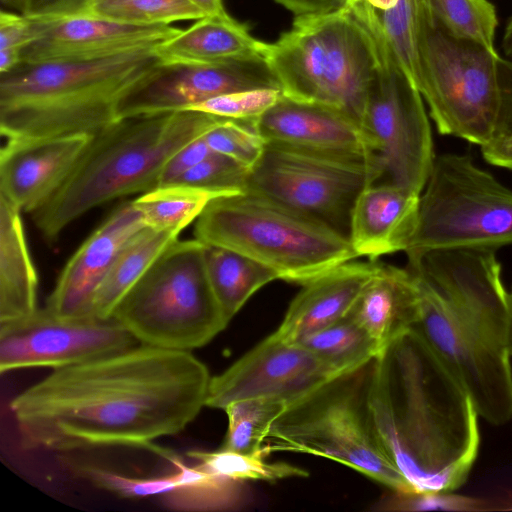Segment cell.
Segmentation results:
<instances>
[{"instance_id":"obj_1","label":"cell","mask_w":512,"mask_h":512,"mask_svg":"<svg viewBox=\"0 0 512 512\" xmlns=\"http://www.w3.org/2000/svg\"><path fill=\"white\" fill-rule=\"evenodd\" d=\"M211 377L191 351L139 343L53 369L9 407L25 449L152 451L155 440L182 432L206 406Z\"/></svg>"},{"instance_id":"obj_2","label":"cell","mask_w":512,"mask_h":512,"mask_svg":"<svg viewBox=\"0 0 512 512\" xmlns=\"http://www.w3.org/2000/svg\"><path fill=\"white\" fill-rule=\"evenodd\" d=\"M495 250L407 251L419 293L415 330L493 425L512 418L509 302Z\"/></svg>"},{"instance_id":"obj_3","label":"cell","mask_w":512,"mask_h":512,"mask_svg":"<svg viewBox=\"0 0 512 512\" xmlns=\"http://www.w3.org/2000/svg\"><path fill=\"white\" fill-rule=\"evenodd\" d=\"M374 422L408 492H453L478 455V412L420 335L409 329L375 361L370 392Z\"/></svg>"},{"instance_id":"obj_4","label":"cell","mask_w":512,"mask_h":512,"mask_svg":"<svg viewBox=\"0 0 512 512\" xmlns=\"http://www.w3.org/2000/svg\"><path fill=\"white\" fill-rule=\"evenodd\" d=\"M226 119L195 110L118 119L91 136L65 182L31 213L35 226L54 242L90 210L157 188L171 156Z\"/></svg>"},{"instance_id":"obj_5","label":"cell","mask_w":512,"mask_h":512,"mask_svg":"<svg viewBox=\"0 0 512 512\" xmlns=\"http://www.w3.org/2000/svg\"><path fill=\"white\" fill-rule=\"evenodd\" d=\"M155 48L91 61L20 63L0 73L1 135L95 134L118 120L120 98L160 61Z\"/></svg>"},{"instance_id":"obj_6","label":"cell","mask_w":512,"mask_h":512,"mask_svg":"<svg viewBox=\"0 0 512 512\" xmlns=\"http://www.w3.org/2000/svg\"><path fill=\"white\" fill-rule=\"evenodd\" d=\"M375 361L337 375L289 404L272 424L263 454L295 452L327 458L390 490L408 492L372 415Z\"/></svg>"},{"instance_id":"obj_7","label":"cell","mask_w":512,"mask_h":512,"mask_svg":"<svg viewBox=\"0 0 512 512\" xmlns=\"http://www.w3.org/2000/svg\"><path fill=\"white\" fill-rule=\"evenodd\" d=\"M194 236L302 285L358 258L349 239L329 226L249 192L211 200L196 220Z\"/></svg>"},{"instance_id":"obj_8","label":"cell","mask_w":512,"mask_h":512,"mask_svg":"<svg viewBox=\"0 0 512 512\" xmlns=\"http://www.w3.org/2000/svg\"><path fill=\"white\" fill-rule=\"evenodd\" d=\"M265 59L286 97L339 109L361 126L377 53L350 10L297 16Z\"/></svg>"},{"instance_id":"obj_9","label":"cell","mask_w":512,"mask_h":512,"mask_svg":"<svg viewBox=\"0 0 512 512\" xmlns=\"http://www.w3.org/2000/svg\"><path fill=\"white\" fill-rule=\"evenodd\" d=\"M206 245L177 239L116 306L112 317L140 343L192 351L228 325L207 273Z\"/></svg>"},{"instance_id":"obj_10","label":"cell","mask_w":512,"mask_h":512,"mask_svg":"<svg viewBox=\"0 0 512 512\" xmlns=\"http://www.w3.org/2000/svg\"><path fill=\"white\" fill-rule=\"evenodd\" d=\"M498 51L449 34L425 15L416 88L438 132L479 146L494 138L501 105Z\"/></svg>"},{"instance_id":"obj_11","label":"cell","mask_w":512,"mask_h":512,"mask_svg":"<svg viewBox=\"0 0 512 512\" xmlns=\"http://www.w3.org/2000/svg\"><path fill=\"white\" fill-rule=\"evenodd\" d=\"M420 195L418 221L408 249L480 248L512 244V190L468 155L435 157Z\"/></svg>"},{"instance_id":"obj_12","label":"cell","mask_w":512,"mask_h":512,"mask_svg":"<svg viewBox=\"0 0 512 512\" xmlns=\"http://www.w3.org/2000/svg\"><path fill=\"white\" fill-rule=\"evenodd\" d=\"M377 63L361 127L378 173L374 184H390L421 194L435 160L422 96L382 36L368 30Z\"/></svg>"},{"instance_id":"obj_13","label":"cell","mask_w":512,"mask_h":512,"mask_svg":"<svg viewBox=\"0 0 512 512\" xmlns=\"http://www.w3.org/2000/svg\"><path fill=\"white\" fill-rule=\"evenodd\" d=\"M377 177L366 161L266 142L245 192L311 217L349 239L355 202Z\"/></svg>"},{"instance_id":"obj_14","label":"cell","mask_w":512,"mask_h":512,"mask_svg":"<svg viewBox=\"0 0 512 512\" xmlns=\"http://www.w3.org/2000/svg\"><path fill=\"white\" fill-rule=\"evenodd\" d=\"M139 344L115 318H68L45 308L0 324V372L57 369Z\"/></svg>"},{"instance_id":"obj_15","label":"cell","mask_w":512,"mask_h":512,"mask_svg":"<svg viewBox=\"0 0 512 512\" xmlns=\"http://www.w3.org/2000/svg\"><path fill=\"white\" fill-rule=\"evenodd\" d=\"M281 86L264 57L220 63L160 59L120 98L118 119L188 110L213 97Z\"/></svg>"},{"instance_id":"obj_16","label":"cell","mask_w":512,"mask_h":512,"mask_svg":"<svg viewBox=\"0 0 512 512\" xmlns=\"http://www.w3.org/2000/svg\"><path fill=\"white\" fill-rule=\"evenodd\" d=\"M337 374L301 343L274 333L212 376L206 407L222 409L249 398H275L289 404Z\"/></svg>"},{"instance_id":"obj_17","label":"cell","mask_w":512,"mask_h":512,"mask_svg":"<svg viewBox=\"0 0 512 512\" xmlns=\"http://www.w3.org/2000/svg\"><path fill=\"white\" fill-rule=\"evenodd\" d=\"M35 21L36 35L21 51V63L109 58L156 47L180 30L171 25H134L83 14Z\"/></svg>"},{"instance_id":"obj_18","label":"cell","mask_w":512,"mask_h":512,"mask_svg":"<svg viewBox=\"0 0 512 512\" xmlns=\"http://www.w3.org/2000/svg\"><path fill=\"white\" fill-rule=\"evenodd\" d=\"M144 227L132 201L118 206L66 263L45 307L61 317H93L99 287L124 245Z\"/></svg>"},{"instance_id":"obj_19","label":"cell","mask_w":512,"mask_h":512,"mask_svg":"<svg viewBox=\"0 0 512 512\" xmlns=\"http://www.w3.org/2000/svg\"><path fill=\"white\" fill-rule=\"evenodd\" d=\"M255 126L265 142L366 161L375 168L360 124L339 109L284 95Z\"/></svg>"},{"instance_id":"obj_20","label":"cell","mask_w":512,"mask_h":512,"mask_svg":"<svg viewBox=\"0 0 512 512\" xmlns=\"http://www.w3.org/2000/svg\"><path fill=\"white\" fill-rule=\"evenodd\" d=\"M92 135L6 140L0 151V197L33 213L61 187Z\"/></svg>"},{"instance_id":"obj_21","label":"cell","mask_w":512,"mask_h":512,"mask_svg":"<svg viewBox=\"0 0 512 512\" xmlns=\"http://www.w3.org/2000/svg\"><path fill=\"white\" fill-rule=\"evenodd\" d=\"M420 195L390 184L366 187L351 215L349 240L356 256L376 261L406 251L417 227Z\"/></svg>"},{"instance_id":"obj_22","label":"cell","mask_w":512,"mask_h":512,"mask_svg":"<svg viewBox=\"0 0 512 512\" xmlns=\"http://www.w3.org/2000/svg\"><path fill=\"white\" fill-rule=\"evenodd\" d=\"M378 262L343 263L303 285L273 332L286 342H300L309 335L344 318Z\"/></svg>"},{"instance_id":"obj_23","label":"cell","mask_w":512,"mask_h":512,"mask_svg":"<svg viewBox=\"0 0 512 512\" xmlns=\"http://www.w3.org/2000/svg\"><path fill=\"white\" fill-rule=\"evenodd\" d=\"M419 293L410 271L385 263L357 297L350 315L382 350L412 328L419 317Z\"/></svg>"},{"instance_id":"obj_24","label":"cell","mask_w":512,"mask_h":512,"mask_svg":"<svg viewBox=\"0 0 512 512\" xmlns=\"http://www.w3.org/2000/svg\"><path fill=\"white\" fill-rule=\"evenodd\" d=\"M267 44L233 18L204 17L156 46L162 61L220 63L265 58Z\"/></svg>"},{"instance_id":"obj_25","label":"cell","mask_w":512,"mask_h":512,"mask_svg":"<svg viewBox=\"0 0 512 512\" xmlns=\"http://www.w3.org/2000/svg\"><path fill=\"white\" fill-rule=\"evenodd\" d=\"M21 213L0 197V324L27 317L38 309V277Z\"/></svg>"},{"instance_id":"obj_26","label":"cell","mask_w":512,"mask_h":512,"mask_svg":"<svg viewBox=\"0 0 512 512\" xmlns=\"http://www.w3.org/2000/svg\"><path fill=\"white\" fill-rule=\"evenodd\" d=\"M153 452L175 468L177 484L160 498L166 508L185 512H223L240 510L251 502L244 481L216 474L199 464L189 466L180 456L159 446Z\"/></svg>"},{"instance_id":"obj_27","label":"cell","mask_w":512,"mask_h":512,"mask_svg":"<svg viewBox=\"0 0 512 512\" xmlns=\"http://www.w3.org/2000/svg\"><path fill=\"white\" fill-rule=\"evenodd\" d=\"M179 234L148 226L137 232L124 245L99 287L93 301V315L111 318L122 298Z\"/></svg>"},{"instance_id":"obj_28","label":"cell","mask_w":512,"mask_h":512,"mask_svg":"<svg viewBox=\"0 0 512 512\" xmlns=\"http://www.w3.org/2000/svg\"><path fill=\"white\" fill-rule=\"evenodd\" d=\"M205 261L211 287L228 322L257 290L279 279L269 267L221 246L206 245Z\"/></svg>"},{"instance_id":"obj_29","label":"cell","mask_w":512,"mask_h":512,"mask_svg":"<svg viewBox=\"0 0 512 512\" xmlns=\"http://www.w3.org/2000/svg\"><path fill=\"white\" fill-rule=\"evenodd\" d=\"M222 195L183 184H168L132 200L146 226L181 232L196 221L208 203Z\"/></svg>"},{"instance_id":"obj_30","label":"cell","mask_w":512,"mask_h":512,"mask_svg":"<svg viewBox=\"0 0 512 512\" xmlns=\"http://www.w3.org/2000/svg\"><path fill=\"white\" fill-rule=\"evenodd\" d=\"M298 343L318 356L337 375L359 368L381 353L379 345L348 314Z\"/></svg>"},{"instance_id":"obj_31","label":"cell","mask_w":512,"mask_h":512,"mask_svg":"<svg viewBox=\"0 0 512 512\" xmlns=\"http://www.w3.org/2000/svg\"><path fill=\"white\" fill-rule=\"evenodd\" d=\"M287 406V402L275 398H249L230 403L224 408L228 427L221 448L265 456L266 436Z\"/></svg>"},{"instance_id":"obj_32","label":"cell","mask_w":512,"mask_h":512,"mask_svg":"<svg viewBox=\"0 0 512 512\" xmlns=\"http://www.w3.org/2000/svg\"><path fill=\"white\" fill-rule=\"evenodd\" d=\"M80 14L134 25H170L205 17L189 0H84Z\"/></svg>"},{"instance_id":"obj_33","label":"cell","mask_w":512,"mask_h":512,"mask_svg":"<svg viewBox=\"0 0 512 512\" xmlns=\"http://www.w3.org/2000/svg\"><path fill=\"white\" fill-rule=\"evenodd\" d=\"M437 23L449 34L492 51L498 18L489 0H427Z\"/></svg>"},{"instance_id":"obj_34","label":"cell","mask_w":512,"mask_h":512,"mask_svg":"<svg viewBox=\"0 0 512 512\" xmlns=\"http://www.w3.org/2000/svg\"><path fill=\"white\" fill-rule=\"evenodd\" d=\"M187 455L216 474L239 481H266L307 477L308 471L284 462H268L261 454H248L220 448L216 451L192 450Z\"/></svg>"},{"instance_id":"obj_35","label":"cell","mask_w":512,"mask_h":512,"mask_svg":"<svg viewBox=\"0 0 512 512\" xmlns=\"http://www.w3.org/2000/svg\"><path fill=\"white\" fill-rule=\"evenodd\" d=\"M249 172L234 159L213 152L174 183L228 196L245 192Z\"/></svg>"},{"instance_id":"obj_36","label":"cell","mask_w":512,"mask_h":512,"mask_svg":"<svg viewBox=\"0 0 512 512\" xmlns=\"http://www.w3.org/2000/svg\"><path fill=\"white\" fill-rule=\"evenodd\" d=\"M76 472L95 487L126 499L145 497L160 499L176 486L174 472L157 477L140 478L115 473L91 464L77 465Z\"/></svg>"},{"instance_id":"obj_37","label":"cell","mask_w":512,"mask_h":512,"mask_svg":"<svg viewBox=\"0 0 512 512\" xmlns=\"http://www.w3.org/2000/svg\"><path fill=\"white\" fill-rule=\"evenodd\" d=\"M256 121L226 119L204 137L216 153L228 156L251 169L261 158L266 142L258 134Z\"/></svg>"},{"instance_id":"obj_38","label":"cell","mask_w":512,"mask_h":512,"mask_svg":"<svg viewBox=\"0 0 512 512\" xmlns=\"http://www.w3.org/2000/svg\"><path fill=\"white\" fill-rule=\"evenodd\" d=\"M283 97L280 88L248 89L213 97L188 110L233 120L256 121Z\"/></svg>"},{"instance_id":"obj_39","label":"cell","mask_w":512,"mask_h":512,"mask_svg":"<svg viewBox=\"0 0 512 512\" xmlns=\"http://www.w3.org/2000/svg\"><path fill=\"white\" fill-rule=\"evenodd\" d=\"M371 508L374 511L474 510L478 503L451 492L411 493L391 490Z\"/></svg>"},{"instance_id":"obj_40","label":"cell","mask_w":512,"mask_h":512,"mask_svg":"<svg viewBox=\"0 0 512 512\" xmlns=\"http://www.w3.org/2000/svg\"><path fill=\"white\" fill-rule=\"evenodd\" d=\"M36 35L35 18L2 9L0 12V73L20 61V54Z\"/></svg>"},{"instance_id":"obj_41","label":"cell","mask_w":512,"mask_h":512,"mask_svg":"<svg viewBox=\"0 0 512 512\" xmlns=\"http://www.w3.org/2000/svg\"><path fill=\"white\" fill-rule=\"evenodd\" d=\"M213 152L204 135L187 143L167 161L160 177L159 186L174 183Z\"/></svg>"},{"instance_id":"obj_42","label":"cell","mask_w":512,"mask_h":512,"mask_svg":"<svg viewBox=\"0 0 512 512\" xmlns=\"http://www.w3.org/2000/svg\"><path fill=\"white\" fill-rule=\"evenodd\" d=\"M498 75L501 105L494 138L512 135V60L500 57Z\"/></svg>"},{"instance_id":"obj_43","label":"cell","mask_w":512,"mask_h":512,"mask_svg":"<svg viewBox=\"0 0 512 512\" xmlns=\"http://www.w3.org/2000/svg\"><path fill=\"white\" fill-rule=\"evenodd\" d=\"M84 0H25L24 14L32 18H58L80 14Z\"/></svg>"},{"instance_id":"obj_44","label":"cell","mask_w":512,"mask_h":512,"mask_svg":"<svg viewBox=\"0 0 512 512\" xmlns=\"http://www.w3.org/2000/svg\"><path fill=\"white\" fill-rule=\"evenodd\" d=\"M296 16L330 13L343 10L349 0H275Z\"/></svg>"},{"instance_id":"obj_45","label":"cell","mask_w":512,"mask_h":512,"mask_svg":"<svg viewBox=\"0 0 512 512\" xmlns=\"http://www.w3.org/2000/svg\"><path fill=\"white\" fill-rule=\"evenodd\" d=\"M480 148L488 163L512 170V135L495 137Z\"/></svg>"},{"instance_id":"obj_46","label":"cell","mask_w":512,"mask_h":512,"mask_svg":"<svg viewBox=\"0 0 512 512\" xmlns=\"http://www.w3.org/2000/svg\"><path fill=\"white\" fill-rule=\"evenodd\" d=\"M193 5L200 9L205 17H230L225 11L222 0H189Z\"/></svg>"},{"instance_id":"obj_47","label":"cell","mask_w":512,"mask_h":512,"mask_svg":"<svg viewBox=\"0 0 512 512\" xmlns=\"http://www.w3.org/2000/svg\"><path fill=\"white\" fill-rule=\"evenodd\" d=\"M376 13L392 9L399 0H360Z\"/></svg>"},{"instance_id":"obj_48","label":"cell","mask_w":512,"mask_h":512,"mask_svg":"<svg viewBox=\"0 0 512 512\" xmlns=\"http://www.w3.org/2000/svg\"><path fill=\"white\" fill-rule=\"evenodd\" d=\"M502 48L507 59L512 60V16L508 20L504 31Z\"/></svg>"},{"instance_id":"obj_49","label":"cell","mask_w":512,"mask_h":512,"mask_svg":"<svg viewBox=\"0 0 512 512\" xmlns=\"http://www.w3.org/2000/svg\"><path fill=\"white\" fill-rule=\"evenodd\" d=\"M3 7L8 8L7 11L24 14L25 0H0Z\"/></svg>"},{"instance_id":"obj_50","label":"cell","mask_w":512,"mask_h":512,"mask_svg":"<svg viewBox=\"0 0 512 512\" xmlns=\"http://www.w3.org/2000/svg\"><path fill=\"white\" fill-rule=\"evenodd\" d=\"M509 302V324H508V348L510 356L512 357V290L508 295Z\"/></svg>"}]
</instances>
